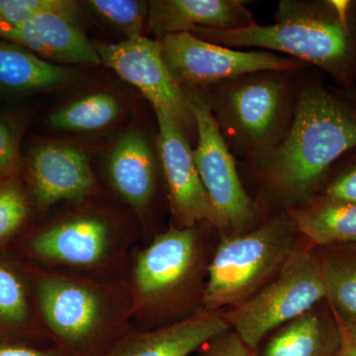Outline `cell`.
<instances>
[{"instance_id": "cell-1", "label": "cell", "mask_w": 356, "mask_h": 356, "mask_svg": "<svg viewBox=\"0 0 356 356\" xmlns=\"http://www.w3.org/2000/svg\"><path fill=\"white\" fill-rule=\"evenodd\" d=\"M46 337L67 356H96L133 318L127 284L55 270L29 271Z\"/></svg>"}, {"instance_id": "cell-2", "label": "cell", "mask_w": 356, "mask_h": 356, "mask_svg": "<svg viewBox=\"0 0 356 356\" xmlns=\"http://www.w3.org/2000/svg\"><path fill=\"white\" fill-rule=\"evenodd\" d=\"M356 147V114L329 93H302L286 137L264 163L269 186L291 204L305 205L332 163Z\"/></svg>"}, {"instance_id": "cell-3", "label": "cell", "mask_w": 356, "mask_h": 356, "mask_svg": "<svg viewBox=\"0 0 356 356\" xmlns=\"http://www.w3.org/2000/svg\"><path fill=\"white\" fill-rule=\"evenodd\" d=\"M202 248L197 229L172 226L136 255L126 283L133 318L154 322L177 317L197 300L202 280Z\"/></svg>"}, {"instance_id": "cell-4", "label": "cell", "mask_w": 356, "mask_h": 356, "mask_svg": "<svg viewBox=\"0 0 356 356\" xmlns=\"http://www.w3.org/2000/svg\"><path fill=\"white\" fill-rule=\"evenodd\" d=\"M329 13H316L288 2L281 3L275 24L261 26L254 20L240 29L196 28L191 34L204 41L229 46H254L283 51L334 72L348 69L351 38L346 15L330 2Z\"/></svg>"}, {"instance_id": "cell-5", "label": "cell", "mask_w": 356, "mask_h": 356, "mask_svg": "<svg viewBox=\"0 0 356 356\" xmlns=\"http://www.w3.org/2000/svg\"><path fill=\"white\" fill-rule=\"evenodd\" d=\"M288 215L254 231L225 236L207 266L201 308L220 311L250 298L277 275L297 243Z\"/></svg>"}, {"instance_id": "cell-6", "label": "cell", "mask_w": 356, "mask_h": 356, "mask_svg": "<svg viewBox=\"0 0 356 356\" xmlns=\"http://www.w3.org/2000/svg\"><path fill=\"white\" fill-rule=\"evenodd\" d=\"M325 300L327 289L317 250L306 241L297 243L270 282L222 316L229 329L254 353L267 334Z\"/></svg>"}, {"instance_id": "cell-7", "label": "cell", "mask_w": 356, "mask_h": 356, "mask_svg": "<svg viewBox=\"0 0 356 356\" xmlns=\"http://www.w3.org/2000/svg\"><path fill=\"white\" fill-rule=\"evenodd\" d=\"M128 245L123 229L111 218L89 211L67 215L35 232L27 250L49 267L99 274L118 266Z\"/></svg>"}, {"instance_id": "cell-8", "label": "cell", "mask_w": 356, "mask_h": 356, "mask_svg": "<svg viewBox=\"0 0 356 356\" xmlns=\"http://www.w3.org/2000/svg\"><path fill=\"white\" fill-rule=\"evenodd\" d=\"M186 95L198 132L194 159L214 212V226L226 236L245 233L257 216L255 204L243 188L209 105L195 91Z\"/></svg>"}, {"instance_id": "cell-9", "label": "cell", "mask_w": 356, "mask_h": 356, "mask_svg": "<svg viewBox=\"0 0 356 356\" xmlns=\"http://www.w3.org/2000/svg\"><path fill=\"white\" fill-rule=\"evenodd\" d=\"M163 62L180 86H205L264 70H287L297 63L264 51L231 50L189 32L165 35L159 40Z\"/></svg>"}, {"instance_id": "cell-10", "label": "cell", "mask_w": 356, "mask_h": 356, "mask_svg": "<svg viewBox=\"0 0 356 356\" xmlns=\"http://www.w3.org/2000/svg\"><path fill=\"white\" fill-rule=\"evenodd\" d=\"M102 65L136 86L153 104L165 110L182 126L195 123L186 92L163 62L159 40L139 36L115 44L95 43Z\"/></svg>"}, {"instance_id": "cell-11", "label": "cell", "mask_w": 356, "mask_h": 356, "mask_svg": "<svg viewBox=\"0 0 356 356\" xmlns=\"http://www.w3.org/2000/svg\"><path fill=\"white\" fill-rule=\"evenodd\" d=\"M25 177L33 204L40 212L60 201L83 203L98 191L88 154L65 143L34 145L26 159Z\"/></svg>"}, {"instance_id": "cell-12", "label": "cell", "mask_w": 356, "mask_h": 356, "mask_svg": "<svg viewBox=\"0 0 356 356\" xmlns=\"http://www.w3.org/2000/svg\"><path fill=\"white\" fill-rule=\"evenodd\" d=\"M154 111L159 124V158L175 226L193 228L202 222L214 225V212L184 128L165 110Z\"/></svg>"}, {"instance_id": "cell-13", "label": "cell", "mask_w": 356, "mask_h": 356, "mask_svg": "<svg viewBox=\"0 0 356 356\" xmlns=\"http://www.w3.org/2000/svg\"><path fill=\"white\" fill-rule=\"evenodd\" d=\"M228 330L221 312L200 308L151 331L124 332L96 356H189Z\"/></svg>"}, {"instance_id": "cell-14", "label": "cell", "mask_w": 356, "mask_h": 356, "mask_svg": "<svg viewBox=\"0 0 356 356\" xmlns=\"http://www.w3.org/2000/svg\"><path fill=\"white\" fill-rule=\"evenodd\" d=\"M0 39L23 47L51 64L102 65L95 43L77 21L62 14H42L25 24L0 28Z\"/></svg>"}, {"instance_id": "cell-15", "label": "cell", "mask_w": 356, "mask_h": 356, "mask_svg": "<svg viewBox=\"0 0 356 356\" xmlns=\"http://www.w3.org/2000/svg\"><path fill=\"white\" fill-rule=\"evenodd\" d=\"M250 21L252 16L238 0H153L147 24L161 39L200 27L240 29Z\"/></svg>"}, {"instance_id": "cell-16", "label": "cell", "mask_w": 356, "mask_h": 356, "mask_svg": "<svg viewBox=\"0 0 356 356\" xmlns=\"http://www.w3.org/2000/svg\"><path fill=\"white\" fill-rule=\"evenodd\" d=\"M282 86L271 79H254L234 86L225 96V107L242 137L255 147L270 140L282 109Z\"/></svg>"}, {"instance_id": "cell-17", "label": "cell", "mask_w": 356, "mask_h": 356, "mask_svg": "<svg viewBox=\"0 0 356 356\" xmlns=\"http://www.w3.org/2000/svg\"><path fill=\"white\" fill-rule=\"evenodd\" d=\"M323 303L273 332L259 356H339L343 329Z\"/></svg>"}, {"instance_id": "cell-18", "label": "cell", "mask_w": 356, "mask_h": 356, "mask_svg": "<svg viewBox=\"0 0 356 356\" xmlns=\"http://www.w3.org/2000/svg\"><path fill=\"white\" fill-rule=\"evenodd\" d=\"M114 191L134 210H146L156 191V168L146 137L137 130L123 134L108 159Z\"/></svg>"}, {"instance_id": "cell-19", "label": "cell", "mask_w": 356, "mask_h": 356, "mask_svg": "<svg viewBox=\"0 0 356 356\" xmlns=\"http://www.w3.org/2000/svg\"><path fill=\"white\" fill-rule=\"evenodd\" d=\"M297 233L315 248L356 243V203L321 197L287 212Z\"/></svg>"}, {"instance_id": "cell-20", "label": "cell", "mask_w": 356, "mask_h": 356, "mask_svg": "<svg viewBox=\"0 0 356 356\" xmlns=\"http://www.w3.org/2000/svg\"><path fill=\"white\" fill-rule=\"evenodd\" d=\"M72 76L69 70L0 39V90L13 95L38 92L64 86Z\"/></svg>"}, {"instance_id": "cell-21", "label": "cell", "mask_w": 356, "mask_h": 356, "mask_svg": "<svg viewBox=\"0 0 356 356\" xmlns=\"http://www.w3.org/2000/svg\"><path fill=\"white\" fill-rule=\"evenodd\" d=\"M44 336L26 273L6 259H0V337L18 339Z\"/></svg>"}, {"instance_id": "cell-22", "label": "cell", "mask_w": 356, "mask_h": 356, "mask_svg": "<svg viewBox=\"0 0 356 356\" xmlns=\"http://www.w3.org/2000/svg\"><path fill=\"white\" fill-rule=\"evenodd\" d=\"M327 305L341 325L356 321V243L316 248Z\"/></svg>"}, {"instance_id": "cell-23", "label": "cell", "mask_w": 356, "mask_h": 356, "mask_svg": "<svg viewBox=\"0 0 356 356\" xmlns=\"http://www.w3.org/2000/svg\"><path fill=\"white\" fill-rule=\"evenodd\" d=\"M121 113L119 100L108 92L90 93L56 110L49 125L70 132H95L111 125Z\"/></svg>"}, {"instance_id": "cell-24", "label": "cell", "mask_w": 356, "mask_h": 356, "mask_svg": "<svg viewBox=\"0 0 356 356\" xmlns=\"http://www.w3.org/2000/svg\"><path fill=\"white\" fill-rule=\"evenodd\" d=\"M33 201L19 177H0V248L22 231L31 215Z\"/></svg>"}, {"instance_id": "cell-25", "label": "cell", "mask_w": 356, "mask_h": 356, "mask_svg": "<svg viewBox=\"0 0 356 356\" xmlns=\"http://www.w3.org/2000/svg\"><path fill=\"white\" fill-rule=\"evenodd\" d=\"M90 13L118 30L127 39L142 36L147 19L149 2L140 0H88L83 2Z\"/></svg>"}, {"instance_id": "cell-26", "label": "cell", "mask_w": 356, "mask_h": 356, "mask_svg": "<svg viewBox=\"0 0 356 356\" xmlns=\"http://www.w3.org/2000/svg\"><path fill=\"white\" fill-rule=\"evenodd\" d=\"M81 4L70 0H0V28L25 24L42 14L58 13L77 21Z\"/></svg>"}, {"instance_id": "cell-27", "label": "cell", "mask_w": 356, "mask_h": 356, "mask_svg": "<svg viewBox=\"0 0 356 356\" xmlns=\"http://www.w3.org/2000/svg\"><path fill=\"white\" fill-rule=\"evenodd\" d=\"M25 121L19 114L0 113V177H17L22 168L20 144Z\"/></svg>"}, {"instance_id": "cell-28", "label": "cell", "mask_w": 356, "mask_h": 356, "mask_svg": "<svg viewBox=\"0 0 356 356\" xmlns=\"http://www.w3.org/2000/svg\"><path fill=\"white\" fill-rule=\"evenodd\" d=\"M200 356H252L247 346L231 329L200 348Z\"/></svg>"}, {"instance_id": "cell-29", "label": "cell", "mask_w": 356, "mask_h": 356, "mask_svg": "<svg viewBox=\"0 0 356 356\" xmlns=\"http://www.w3.org/2000/svg\"><path fill=\"white\" fill-rule=\"evenodd\" d=\"M322 197L330 200L356 203V165L337 177L327 186Z\"/></svg>"}, {"instance_id": "cell-30", "label": "cell", "mask_w": 356, "mask_h": 356, "mask_svg": "<svg viewBox=\"0 0 356 356\" xmlns=\"http://www.w3.org/2000/svg\"><path fill=\"white\" fill-rule=\"evenodd\" d=\"M0 356H67L54 346L41 350L20 341L19 339L0 337Z\"/></svg>"}, {"instance_id": "cell-31", "label": "cell", "mask_w": 356, "mask_h": 356, "mask_svg": "<svg viewBox=\"0 0 356 356\" xmlns=\"http://www.w3.org/2000/svg\"><path fill=\"white\" fill-rule=\"evenodd\" d=\"M343 329V327H341ZM339 356H356V344L344 334L343 331V346Z\"/></svg>"}, {"instance_id": "cell-32", "label": "cell", "mask_w": 356, "mask_h": 356, "mask_svg": "<svg viewBox=\"0 0 356 356\" xmlns=\"http://www.w3.org/2000/svg\"><path fill=\"white\" fill-rule=\"evenodd\" d=\"M344 334L356 344V321L355 322L350 323V324L341 325Z\"/></svg>"}, {"instance_id": "cell-33", "label": "cell", "mask_w": 356, "mask_h": 356, "mask_svg": "<svg viewBox=\"0 0 356 356\" xmlns=\"http://www.w3.org/2000/svg\"><path fill=\"white\" fill-rule=\"evenodd\" d=\"M355 102H356V96H355Z\"/></svg>"}]
</instances>
